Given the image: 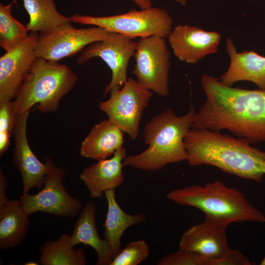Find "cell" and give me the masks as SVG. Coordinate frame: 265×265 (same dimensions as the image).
Returning <instances> with one entry per match:
<instances>
[{
  "instance_id": "cell-1",
  "label": "cell",
  "mask_w": 265,
  "mask_h": 265,
  "mask_svg": "<svg viewBox=\"0 0 265 265\" xmlns=\"http://www.w3.org/2000/svg\"><path fill=\"white\" fill-rule=\"evenodd\" d=\"M201 82L206 100L191 128L228 130L250 144L265 142V89L226 86L207 74Z\"/></svg>"
},
{
  "instance_id": "cell-2",
  "label": "cell",
  "mask_w": 265,
  "mask_h": 265,
  "mask_svg": "<svg viewBox=\"0 0 265 265\" xmlns=\"http://www.w3.org/2000/svg\"><path fill=\"white\" fill-rule=\"evenodd\" d=\"M190 166L209 165L258 182L265 175V152L219 131L191 128L184 139Z\"/></svg>"
},
{
  "instance_id": "cell-3",
  "label": "cell",
  "mask_w": 265,
  "mask_h": 265,
  "mask_svg": "<svg viewBox=\"0 0 265 265\" xmlns=\"http://www.w3.org/2000/svg\"><path fill=\"white\" fill-rule=\"evenodd\" d=\"M197 113L192 105L185 115L177 116L168 108L145 125L143 136L148 147L142 152L127 156L124 166L153 172L172 163L186 160L184 139L191 128Z\"/></svg>"
},
{
  "instance_id": "cell-4",
  "label": "cell",
  "mask_w": 265,
  "mask_h": 265,
  "mask_svg": "<svg viewBox=\"0 0 265 265\" xmlns=\"http://www.w3.org/2000/svg\"><path fill=\"white\" fill-rule=\"evenodd\" d=\"M166 198L178 205L198 209L204 213L205 219L225 228L233 222H265V215L241 191L219 181L204 186L192 185L176 188Z\"/></svg>"
},
{
  "instance_id": "cell-5",
  "label": "cell",
  "mask_w": 265,
  "mask_h": 265,
  "mask_svg": "<svg viewBox=\"0 0 265 265\" xmlns=\"http://www.w3.org/2000/svg\"><path fill=\"white\" fill-rule=\"evenodd\" d=\"M78 80V76L68 66L37 57L11 101L13 111L18 116L36 105V109L41 113L54 112L61 99Z\"/></svg>"
},
{
  "instance_id": "cell-6",
  "label": "cell",
  "mask_w": 265,
  "mask_h": 265,
  "mask_svg": "<svg viewBox=\"0 0 265 265\" xmlns=\"http://www.w3.org/2000/svg\"><path fill=\"white\" fill-rule=\"evenodd\" d=\"M70 17L72 23L99 26L132 39L153 35L166 38L173 24L172 18L165 9L152 7L108 16L76 14Z\"/></svg>"
},
{
  "instance_id": "cell-7",
  "label": "cell",
  "mask_w": 265,
  "mask_h": 265,
  "mask_svg": "<svg viewBox=\"0 0 265 265\" xmlns=\"http://www.w3.org/2000/svg\"><path fill=\"white\" fill-rule=\"evenodd\" d=\"M115 86L109 91L110 97L100 102L98 108L132 139L137 138L143 111L153 95L152 91L130 78L122 88Z\"/></svg>"
},
{
  "instance_id": "cell-8",
  "label": "cell",
  "mask_w": 265,
  "mask_h": 265,
  "mask_svg": "<svg viewBox=\"0 0 265 265\" xmlns=\"http://www.w3.org/2000/svg\"><path fill=\"white\" fill-rule=\"evenodd\" d=\"M133 56L132 72L139 83L161 97L168 96L171 64L165 38L158 35L139 38Z\"/></svg>"
},
{
  "instance_id": "cell-9",
  "label": "cell",
  "mask_w": 265,
  "mask_h": 265,
  "mask_svg": "<svg viewBox=\"0 0 265 265\" xmlns=\"http://www.w3.org/2000/svg\"><path fill=\"white\" fill-rule=\"evenodd\" d=\"M65 171L54 164L48 172L43 187L37 194L23 193L19 201L28 215L41 212L63 217H74L81 211L80 201L66 190L63 180Z\"/></svg>"
},
{
  "instance_id": "cell-10",
  "label": "cell",
  "mask_w": 265,
  "mask_h": 265,
  "mask_svg": "<svg viewBox=\"0 0 265 265\" xmlns=\"http://www.w3.org/2000/svg\"><path fill=\"white\" fill-rule=\"evenodd\" d=\"M112 33L96 26L76 28L71 23L66 24L50 33L39 34L36 55L48 61L58 62L75 55L94 42L107 39Z\"/></svg>"
},
{
  "instance_id": "cell-11",
  "label": "cell",
  "mask_w": 265,
  "mask_h": 265,
  "mask_svg": "<svg viewBox=\"0 0 265 265\" xmlns=\"http://www.w3.org/2000/svg\"><path fill=\"white\" fill-rule=\"evenodd\" d=\"M136 45L133 39L113 32L107 39L87 46L76 62L82 65L93 58L99 57L106 64L111 71V79L103 91V95L105 96L113 87H121L127 81L129 62L134 56Z\"/></svg>"
},
{
  "instance_id": "cell-12",
  "label": "cell",
  "mask_w": 265,
  "mask_h": 265,
  "mask_svg": "<svg viewBox=\"0 0 265 265\" xmlns=\"http://www.w3.org/2000/svg\"><path fill=\"white\" fill-rule=\"evenodd\" d=\"M39 34L29 32L27 38L0 57V103L12 101L37 58Z\"/></svg>"
},
{
  "instance_id": "cell-13",
  "label": "cell",
  "mask_w": 265,
  "mask_h": 265,
  "mask_svg": "<svg viewBox=\"0 0 265 265\" xmlns=\"http://www.w3.org/2000/svg\"><path fill=\"white\" fill-rule=\"evenodd\" d=\"M30 111L17 116L13 132L14 142L12 161L19 171L23 183V193H28L32 187L41 189L47 175L53 165L46 157V162L40 161L32 151L27 137V123Z\"/></svg>"
},
{
  "instance_id": "cell-14",
  "label": "cell",
  "mask_w": 265,
  "mask_h": 265,
  "mask_svg": "<svg viewBox=\"0 0 265 265\" xmlns=\"http://www.w3.org/2000/svg\"><path fill=\"white\" fill-rule=\"evenodd\" d=\"M167 38L177 58L194 64L207 55L217 52L221 35L216 31L179 25L171 30Z\"/></svg>"
},
{
  "instance_id": "cell-15",
  "label": "cell",
  "mask_w": 265,
  "mask_h": 265,
  "mask_svg": "<svg viewBox=\"0 0 265 265\" xmlns=\"http://www.w3.org/2000/svg\"><path fill=\"white\" fill-rule=\"evenodd\" d=\"M226 229L206 219L195 224L182 235L179 249L194 252L205 257L223 258L232 254Z\"/></svg>"
},
{
  "instance_id": "cell-16",
  "label": "cell",
  "mask_w": 265,
  "mask_h": 265,
  "mask_svg": "<svg viewBox=\"0 0 265 265\" xmlns=\"http://www.w3.org/2000/svg\"><path fill=\"white\" fill-rule=\"evenodd\" d=\"M126 157V150L122 146L111 158L97 160L83 169L79 177L91 198H102L106 190L115 189L121 185L124 181L123 161Z\"/></svg>"
},
{
  "instance_id": "cell-17",
  "label": "cell",
  "mask_w": 265,
  "mask_h": 265,
  "mask_svg": "<svg viewBox=\"0 0 265 265\" xmlns=\"http://www.w3.org/2000/svg\"><path fill=\"white\" fill-rule=\"evenodd\" d=\"M7 181L0 170V248H12L26 237L30 221L19 200L7 199Z\"/></svg>"
},
{
  "instance_id": "cell-18",
  "label": "cell",
  "mask_w": 265,
  "mask_h": 265,
  "mask_svg": "<svg viewBox=\"0 0 265 265\" xmlns=\"http://www.w3.org/2000/svg\"><path fill=\"white\" fill-rule=\"evenodd\" d=\"M226 51L230 63L220 79L221 83L232 86L238 81H248L256 84L259 89H265V56L253 50L238 53L230 38L226 41Z\"/></svg>"
},
{
  "instance_id": "cell-19",
  "label": "cell",
  "mask_w": 265,
  "mask_h": 265,
  "mask_svg": "<svg viewBox=\"0 0 265 265\" xmlns=\"http://www.w3.org/2000/svg\"><path fill=\"white\" fill-rule=\"evenodd\" d=\"M123 131L108 119L95 125L82 141L80 155L85 158L97 160L113 155L123 146Z\"/></svg>"
},
{
  "instance_id": "cell-20",
  "label": "cell",
  "mask_w": 265,
  "mask_h": 265,
  "mask_svg": "<svg viewBox=\"0 0 265 265\" xmlns=\"http://www.w3.org/2000/svg\"><path fill=\"white\" fill-rule=\"evenodd\" d=\"M107 203V211L104 227V239L109 248L110 257L113 259L121 251V238L130 226L144 222L145 214L138 212L131 214L125 212L118 204L115 189H109L104 192Z\"/></svg>"
},
{
  "instance_id": "cell-21",
  "label": "cell",
  "mask_w": 265,
  "mask_h": 265,
  "mask_svg": "<svg viewBox=\"0 0 265 265\" xmlns=\"http://www.w3.org/2000/svg\"><path fill=\"white\" fill-rule=\"evenodd\" d=\"M75 245L83 244L93 248L97 256L96 265H110L112 259L106 241L99 236L96 224V207L89 201L82 208L72 235Z\"/></svg>"
},
{
  "instance_id": "cell-22",
  "label": "cell",
  "mask_w": 265,
  "mask_h": 265,
  "mask_svg": "<svg viewBox=\"0 0 265 265\" xmlns=\"http://www.w3.org/2000/svg\"><path fill=\"white\" fill-rule=\"evenodd\" d=\"M22 0L29 15V21L26 26L29 32L47 34L72 23L70 17L57 11L54 0Z\"/></svg>"
},
{
  "instance_id": "cell-23",
  "label": "cell",
  "mask_w": 265,
  "mask_h": 265,
  "mask_svg": "<svg viewBox=\"0 0 265 265\" xmlns=\"http://www.w3.org/2000/svg\"><path fill=\"white\" fill-rule=\"evenodd\" d=\"M72 235L64 233L55 240H46L40 248L39 262L43 265H85V254L75 248Z\"/></svg>"
},
{
  "instance_id": "cell-24",
  "label": "cell",
  "mask_w": 265,
  "mask_h": 265,
  "mask_svg": "<svg viewBox=\"0 0 265 265\" xmlns=\"http://www.w3.org/2000/svg\"><path fill=\"white\" fill-rule=\"evenodd\" d=\"M13 3L0 4V46L5 52L20 44L29 34L26 25L12 16Z\"/></svg>"
},
{
  "instance_id": "cell-25",
  "label": "cell",
  "mask_w": 265,
  "mask_h": 265,
  "mask_svg": "<svg viewBox=\"0 0 265 265\" xmlns=\"http://www.w3.org/2000/svg\"><path fill=\"white\" fill-rule=\"evenodd\" d=\"M150 248L143 239L129 242L113 259L110 265H137L149 255Z\"/></svg>"
},
{
  "instance_id": "cell-26",
  "label": "cell",
  "mask_w": 265,
  "mask_h": 265,
  "mask_svg": "<svg viewBox=\"0 0 265 265\" xmlns=\"http://www.w3.org/2000/svg\"><path fill=\"white\" fill-rule=\"evenodd\" d=\"M17 116L14 113L11 102L0 103V156L8 150L10 138L15 128Z\"/></svg>"
},
{
  "instance_id": "cell-27",
  "label": "cell",
  "mask_w": 265,
  "mask_h": 265,
  "mask_svg": "<svg viewBox=\"0 0 265 265\" xmlns=\"http://www.w3.org/2000/svg\"><path fill=\"white\" fill-rule=\"evenodd\" d=\"M212 258L198 253L179 249L165 255L158 261V265H211Z\"/></svg>"
},
{
  "instance_id": "cell-28",
  "label": "cell",
  "mask_w": 265,
  "mask_h": 265,
  "mask_svg": "<svg viewBox=\"0 0 265 265\" xmlns=\"http://www.w3.org/2000/svg\"><path fill=\"white\" fill-rule=\"evenodd\" d=\"M137 5L140 9L151 7L152 2L151 0H131Z\"/></svg>"
},
{
  "instance_id": "cell-29",
  "label": "cell",
  "mask_w": 265,
  "mask_h": 265,
  "mask_svg": "<svg viewBox=\"0 0 265 265\" xmlns=\"http://www.w3.org/2000/svg\"><path fill=\"white\" fill-rule=\"evenodd\" d=\"M175 1L180 3L182 5H185L186 3V0H174Z\"/></svg>"
},
{
  "instance_id": "cell-30",
  "label": "cell",
  "mask_w": 265,
  "mask_h": 265,
  "mask_svg": "<svg viewBox=\"0 0 265 265\" xmlns=\"http://www.w3.org/2000/svg\"><path fill=\"white\" fill-rule=\"evenodd\" d=\"M261 265H265V258L261 262Z\"/></svg>"
},
{
  "instance_id": "cell-31",
  "label": "cell",
  "mask_w": 265,
  "mask_h": 265,
  "mask_svg": "<svg viewBox=\"0 0 265 265\" xmlns=\"http://www.w3.org/2000/svg\"><path fill=\"white\" fill-rule=\"evenodd\" d=\"M12 2H13V3H15L16 5H17V0H13Z\"/></svg>"
}]
</instances>
